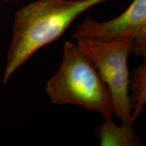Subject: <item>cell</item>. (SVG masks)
Masks as SVG:
<instances>
[{"label": "cell", "mask_w": 146, "mask_h": 146, "mask_svg": "<svg viewBox=\"0 0 146 146\" xmlns=\"http://www.w3.org/2000/svg\"><path fill=\"white\" fill-rule=\"evenodd\" d=\"M76 44L92 62L107 85L114 103V114L123 123L133 124L129 95V77L127 60L132 53L130 36L111 41L79 39Z\"/></svg>", "instance_id": "3957f363"}, {"label": "cell", "mask_w": 146, "mask_h": 146, "mask_svg": "<svg viewBox=\"0 0 146 146\" xmlns=\"http://www.w3.org/2000/svg\"><path fill=\"white\" fill-rule=\"evenodd\" d=\"M2 1H7V2H15V1H20V0H2Z\"/></svg>", "instance_id": "52a82bcc"}, {"label": "cell", "mask_w": 146, "mask_h": 146, "mask_svg": "<svg viewBox=\"0 0 146 146\" xmlns=\"http://www.w3.org/2000/svg\"><path fill=\"white\" fill-rule=\"evenodd\" d=\"M112 115L103 116V123L97 129L102 146H135L141 143L133 124L123 123L118 126L113 121Z\"/></svg>", "instance_id": "5b68a950"}, {"label": "cell", "mask_w": 146, "mask_h": 146, "mask_svg": "<svg viewBox=\"0 0 146 146\" xmlns=\"http://www.w3.org/2000/svg\"><path fill=\"white\" fill-rule=\"evenodd\" d=\"M46 92L53 104H73L103 116L114 112L107 85L92 62L70 41L64 44L62 60L47 81Z\"/></svg>", "instance_id": "7a4b0ae2"}, {"label": "cell", "mask_w": 146, "mask_h": 146, "mask_svg": "<svg viewBox=\"0 0 146 146\" xmlns=\"http://www.w3.org/2000/svg\"><path fill=\"white\" fill-rule=\"evenodd\" d=\"M130 36L132 52L146 57V0H133L129 6L117 17L106 22L86 18L77 26L73 39L111 41Z\"/></svg>", "instance_id": "277c9868"}, {"label": "cell", "mask_w": 146, "mask_h": 146, "mask_svg": "<svg viewBox=\"0 0 146 146\" xmlns=\"http://www.w3.org/2000/svg\"><path fill=\"white\" fill-rule=\"evenodd\" d=\"M109 0H36L16 12L3 83L35 53L58 39L85 11Z\"/></svg>", "instance_id": "6da1fadb"}, {"label": "cell", "mask_w": 146, "mask_h": 146, "mask_svg": "<svg viewBox=\"0 0 146 146\" xmlns=\"http://www.w3.org/2000/svg\"><path fill=\"white\" fill-rule=\"evenodd\" d=\"M131 96H129L132 117L135 120L143 111L146 102V66H139L134 69L131 81H129Z\"/></svg>", "instance_id": "8992f818"}]
</instances>
